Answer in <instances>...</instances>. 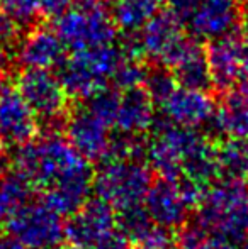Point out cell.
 Wrapping results in <instances>:
<instances>
[{
  "instance_id": "cell-2",
  "label": "cell",
  "mask_w": 248,
  "mask_h": 249,
  "mask_svg": "<svg viewBox=\"0 0 248 249\" xmlns=\"http://www.w3.org/2000/svg\"><path fill=\"white\" fill-rule=\"evenodd\" d=\"M195 224L206 232L223 236L235 243L248 236V183L228 178L209 185L197 203Z\"/></svg>"
},
{
  "instance_id": "cell-9",
  "label": "cell",
  "mask_w": 248,
  "mask_h": 249,
  "mask_svg": "<svg viewBox=\"0 0 248 249\" xmlns=\"http://www.w3.org/2000/svg\"><path fill=\"white\" fill-rule=\"evenodd\" d=\"M143 56L172 68L186 51L192 37L184 34V24L169 10H160L138 33Z\"/></svg>"
},
{
  "instance_id": "cell-10",
  "label": "cell",
  "mask_w": 248,
  "mask_h": 249,
  "mask_svg": "<svg viewBox=\"0 0 248 249\" xmlns=\"http://www.w3.org/2000/svg\"><path fill=\"white\" fill-rule=\"evenodd\" d=\"M245 39L233 33L209 41L206 58L211 71L212 89L228 93L245 75Z\"/></svg>"
},
{
  "instance_id": "cell-20",
  "label": "cell",
  "mask_w": 248,
  "mask_h": 249,
  "mask_svg": "<svg viewBox=\"0 0 248 249\" xmlns=\"http://www.w3.org/2000/svg\"><path fill=\"white\" fill-rule=\"evenodd\" d=\"M170 70L179 85L199 90L211 89V71L206 58V48H202L195 37H192L186 51Z\"/></svg>"
},
{
  "instance_id": "cell-17",
  "label": "cell",
  "mask_w": 248,
  "mask_h": 249,
  "mask_svg": "<svg viewBox=\"0 0 248 249\" xmlns=\"http://www.w3.org/2000/svg\"><path fill=\"white\" fill-rule=\"evenodd\" d=\"M66 46L55 29L36 26L27 31L17 46L16 58L22 68L51 70L65 59Z\"/></svg>"
},
{
  "instance_id": "cell-3",
  "label": "cell",
  "mask_w": 248,
  "mask_h": 249,
  "mask_svg": "<svg viewBox=\"0 0 248 249\" xmlns=\"http://www.w3.org/2000/svg\"><path fill=\"white\" fill-rule=\"evenodd\" d=\"M152 183V168L143 160H104L99 171L94 173L92 188L97 198L119 212L143 205Z\"/></svg>"
},
{
  "instance_id": "cell-11",
  "label": "cell",
  "mask_w": 248,
  "mask_h": 249,
  "mask_svg": "<svg viewBox=\"0 0 248 249\" xmlns=\"http://www.w3.org/2000/svg\"><path fill=\"white\" fill-rule=\"evenodd\" d=\"M117 226L116 210L100 198L87 200L65 224V237L70 244L90 249Z\"/></svg>"
},
{
  "instance_id": "cell-39",
  "label": "cell",
  "mask_w": 248,
  "mask_h": 249,
  "mask_svg": "<svg viewBox=\"0 0 248 249\" xmlns=\"http://www.w3.org/2000/svg\"><path fill=\"white\" fill-rule=\"evenodd\" d=\"M5 75H7V70L0 68V92L5 89Z\"/></svg>"
},
{
  "instance_id": "cell-13",
  "label": "cell",
  "mask_w": 248,
  "mask_h": 249,
  "mask_svg": "<svg viewBox=\"0 0 248 249\" xmlns=\"http://www.w3.org/2000/svg\"><path fill=\"white\" fill-rule=\"evenodd\" d=\"M146 213L155 224L175 229L186 224L192 205L184 194L179 180L160 178L152 183L148 194L143 200Z\"/></svg>"
},
{
  "instance_id": "cell-19",
  "label": "cell",
  "mask_w": 248,
  "mask_h": 249,
  "mask_svg": "<svg viewBox=\"0 0 248 249\" xmlns=\"http://www.w3.org/2000/svg\"><path fill=\"white\" fill-rule=\"evenodd\" d=\"M208 125L214 134L226 139H248V100L229 90Z\"/></svg>"
},
{
  "instance_id": "cell-12",
  "label": "cell",
  "mask_w": 248,
  "mask_h": 249,
  "mask_svg": "<svg viewBox=\"0 0 248 249\" xmlns=\"http://www.w3.org/2000/svg\"><path fill=\"white\" fill-rule=\"evenodd\" d=\"M39 132V121L17 89L0 92V141L3 146H20Z\"/></svg>"
},
{
  "instance_id": "cell-15",
  "label": "cell",
  "mask_w": 248,
  "mask_h": 249,
  "mask_svg": "<svg viewBox=\"0 0 248 249\" xmlns=\"http://www.w3.org/2000/svg\"><path fill=\"white\" fill-rule=\"evenodd\" d=\"M162 110L165 119L182 127L199 129L208 125L216 110V105L208 90L189 89L177 85V89L163 102Z\"/></svg>"
},
{
  "instance_id": "cell-8",
  "label": "cell",
  "mask_w": 248,
  "mask_h": 249,
  "mask_svg": "<svg viewBox=\"0 0 248 249\" xmlns=\"http://www.w3.org/2000/svg\"><path fill=\"white\" fill-rule=\"evenodd\" d=\"M27 249H58L65 239L61 215L44 203L20 207L5 227Z\"/></svg>"
},
{
  "instance_id": "cell-40",
  "label": "cell",
  "mask_w": 248,
  "mask_h": 249,
  "mask_svg": "<svg viewBox=\"0 0 248 249\" xmlns=\"http://www.w3.org/2000/svg\"><path fill=\"white\" fill-rule=\"evenodd\" d=\"M58 249H82V248H76V246H73V244H68V246H60V248H58Z\"/></svg>"
},
{
  "instance_id": "cell-27",
  "label": "cell",
  "mask_w": 248,
  "mask_h": 249,
  "mask_svg": "<svg viewBox=\"0 0 248 249\" xmlns=\"http://www.w3.org/2000/svg\"><path fill=\"white\" fill-rule=\"evenodd\" d=\"M177 85L179 83H177L172 70L162 65L148 70L145 82H143V87L152 97V100L155 102V105H162L167 100V97L177 89Z\"/></svg>"
},
{
  "instance_id": "cell-4",
  "label": "cell",
  "mask_w": 248,
  "mask_h": 249,
  "mask_svg": "<svg viewBox=\"0 0 248 249\" xmlns=\"http://www.w3.org/2000/svg\"><path fill=\"white\" fill-rule=\"evenodd\" d=\"M123 58V50L113 44L73 51L60 65V82L66 95L87 100L106 87L117 63Z\"/></svg>"
},
{
  "instance_id": "cell-1",
  "label": "cell",
  "mask_w": 248,
  "mask_h": 249,
  "mask_svg": "<svg viewBox=\"0 0 248 249\" xmlns=\"http://www.w3.org/2000/svg\"><path fill=\"white\" fill-rule=\"evenodd\" d=\"M12 166L34 188L41 190L73 181L92 183L94 180L90 161L58 132H50L17 146Z\"/></svg>"
},
{
  "instance_id": "cell-35",
  "label": "cell",
  "mask_w": 248,
  "mask_h": 249,
  "mask_svg": "<svg viewBox=\"0 0 248 249\" xmlns=\"http://www.w3.org/2000/svg\"><path fill=\"white\" fill-rule=\"evenodd\" d=\"M0 249H27V248L24 246L16 236H12V234L9 232V234H2V236H0Z\"/></svg>"
},
{
  "instance_id": "cell-22",
  "label": "cell",
  "mask_w": 248,
  "mask_h": 249,
  "mask_svg": "<svg viewBox=\"0 0 248 249\" xmlns=\"http://www.w3.org/2000/svg\"><path fill=\"white\" fill-rule=\"evenodd\" d=\"M33 190V185L14 170L0 177V231L5 229L14 213L29 202Z\"/></svg>"
},
{
  "instance_id": "cell-29",
  "label": "cell",
  "mask_w": 248,
  "mask_h": 249,
  "mask_svg": "<svg viewBox=\"0 0 248 249\" xmlns=\"http://www.w3.org/2000/svg\"><path fill=\"white\" fill-rule=\"evenodd\" d=\"M131 243H134L138 249H173L175 237L172 229H167L152 220Z\"/></svg>"
},
{
  "instance_id": "cell-7",
  "label": "cell",
  "mask_w": 248,
  "mask_h": 249,
  "mask_svg": "<svg viewBox=\"0 0 248 249\" xmlns=\"http://www.w3.org/2000/svg\"><path fill=\"white\" fill-rule=\"evenodd\" d=\"M17 92L22 95L38 121L51 129L65 124L68 117V99L60 78L43 68H24L16 80Z\"/></svg>"
},
{
  "instance_id": "cell-25",
  "label": "cell",
  "mask_w": 248,
  "mask_h": 249,
  "mask_svg": "<svg viewBox=\"0 0 248 249\" xmlns=\"http://www.w3.org/2000/svg\"><path fill=\"white\" fill-rule=\"evenodd\" d=\"M175 244L179 249H238L235 241L206 232L197 224L184 227L175 239Z\"/></svg>"
},
{
  "instance_id": "cell-23",
  "label": "cell",
  "mask_w": 248,
  "mask_h": 249,
  "mask_svg": "<svg viewBox=\"0 0 248 249\" xmlns=\"http://www.w3.org/2000/svg\"><path fill=\"white\" fill-rule=\"evenodd\" d=\"M90 190H92V183H85V181L61 183L43 190V203L60 213L61 217H70L89 200Z\"/></svg>"
},
{
  "instance_id": "cell-37",
  "label": "cell",
  "mask_w": 248,
  "mask_h": 249,
  "mask_svg": "<svg viewBox=\"0 0 248 249\" xmlns=\"http://www.w3.org/2000/svg\"><path fill=\"white\" fill-rule=\"evenodd\" d=\"M104 0H73L76 7H92V5H99Z\"/></svg>"
},
{
  "instance_id": "cell-41",
  "label": "cell",
  "mask_w": 248,
  "mask_h": 249,
  "mask_svg": "<svg viewBox=\"0 0 248 249\" xmlns=\"http://www.w3.org/2000/svg\"><path fill=\"white\" fill-rule=\"evenodd\" d=\"M2 156H3V144H2V141H0V161H2Z\"/></svg>"
},
{
  "instance_id": "cell-36",
  "label": "cell",
  "mask_w": 248,
  "mask_h": 249,
  "mask_svg": "<svg viewBox=\"0 0 248 249\" xmlns=\"http://www.w3.org/2000/svg\"><path fill=\"white\" fill-rule=\"evenodd\" d=\"M235 92H238L242 97H245V99L248 100V73H245V75L240 78V82L236 83L235 87Z\"/></svg>"
},
{
  "instance_id": "cell-28",
  "label": "cell",
  "mask_w": 248,
  "mask_h": 249,
  "mask_svg": "<svg viewBox=\"0 0 248 249\" xmlns=\"http://www.w3.org/2000/svg\"><path fill=\"white\" fill-rule=\"evenodd\" d=\"M119 95L121 93L117 90L104 87L102 90L94 93L90 99H87L89 100L87 102V110L111 127V125H114V121H116L117 107H119Z\"/></svg>"
},
{
  "instance_id": "cell-14",
  "label": "cell",
  "mask_w": 248,
  "mask_h": 249,
  "mask_svg": "<svg viewBox=\"0 0 248 249\" xmlns=\"http://www.w3.org/2000/svg\"><path fill=\"white\" fill-rule=\"evenodd\" d=\"M240 19L238 0H201L187 26L197 41H212L231 34L238 27Z\"/></svg>"
},
{
  "instance_id": "cell-16",
  "label": "cell",
  "mask_w": 248,
  "mask_h": 249,
  "mask_svg": "<svg viewBox=\"0 0 248 249\" xmlns=\"http://www.w3.org/2000/svg\"><path fill=\"white\" fill-rule=\"evenodd\" d=\"M66 139L87 161H102L111 144L109 125L90 114L87 108L76 110L65 121Z\"/></svg>"
},
{
  "instance_id": "cell-24",
  "label": "cell",
  "mask_w": 248,
  "mask_h": 249,
  "mask_svg": "<svg viewBox=\"0 0 248 249\" xmlns=\"http://www.w3.org/2000/svg\"><path fill=\"white\" fill-rule=\"evenodd\" d=\"M218 160L223 175L248 180V139H226L218 148Z\"/></svg>"
},
{
  "instance_id": "cell-21",
  "label": "cell",
  "mask_w": 248,
  "mask_h": 249,
  "mask_svg": "<svg viewBox=\"0 0 248 249\" xmlns=\"http://www.w3.org/2000/svg\"><path fill=\"white\" fill-rule=\"evenodd\" d=\"M163 0H114L113 20L126 34L139 33L160 12Z\"/></svg>"
},
{
  "instance_id": "cell-6",
  "label": "cell",
  "mask_w": 248,
  "mask_h": 249,
  "mask_svg": "<svg viewBox=\"0 0 248 249\" xmlns=\"http://www.w3.org/2000/svg\"><path fill=\"white\" fill-rule=\"evenodd\" d=\"M55 31L66 48L72 51L113 44L117 27L113 16L102 3L92 7H75L55 17Z\"/></svg>"
},
{
  "instance_id": "cell-18",
  "label": "cell",
  "mask_w": 248,
  "mask_h": 249,
  "mask_svg": "<svg viewBox=\"0 0 248 249\" xmlns=\"http://www.w3.org/2000/svg\"><path fill=\"white\" fill-rule=\"evenodd\" d=\"M155 124V102L148 95L145 87L123 90L119 95L114 125L119 132L129 136H141Z\"/></svg>"
},
{
  "instance_id": "cell-34",
  "label": "cell",
  "mask_w": 248,
  "mask_h": 249,
  "mask_svg": "<svg viewBox=\"0 0 248 249\" xmlns=\"http://www.w3.org/2000/svg\"><path fill=\"white\" fill-rule=\"evenodd\" d=\"M73 0H39L41 14L46 17H58L72 7Z\"/></svg>"
},
{
  "instance_id": "cell-38",
  "label": "cell",
  "mask_w": 248,
  "mask_h": 249,
  "mask_svg": "<svg viewBox=\"0 0 248 249\" xmlns=\"http://www.w3.org/2000/svg\"><path fill=\"white\" fill-rule=\"evenodd\" d=\"M240 24H242V33H243V39L248 41V10L242 16L240 19Z\"/></svg>"
},
{
  "instance_id": "cell-26",
  "label": "cell",
  "mask_w": 248,
  "mask_h": 249,
  "mask_svg": "<svg viewBox=\"0 0 248 249\" xmlns=\"http://www.w3.org/2000/svg\"><path fill=\"white\" fill-rule=\"evenodd\" d=\"M146 73H148V68L141 61V58L126 56L123 53V58L117 63L111 80H113L114 87L123 92V90L134 89V87H141L146 78Z\"/></svg>"
},
{
  "instance_id": "cell-42",
  "label": "cell",
  "mask_w": 248,
  "mask_h": 249,
  "mask_svg": "<svg viewBox=\"0 0 248 249\" xmlns=\"http://www.w3.org/2000/svg\"><path fill=\"white\" fill-rule=\"evenodd\" d=\"M104 2H111V3H113V2H114V0H104Z\"/></svg>"
},
{
  "instance_id": "cell-32",
  "label": "cell",
  "mask_w": 248,
  "mask_h": 249,
  "mask_svg": "<svg viewBox=\"0 0 248 249\" xmlns=\"http://www.w3.org/2000/svg\"><path fill=\"white\" fill-rule=\"evenodd\" d=\"M19 24L9 14L0 9V44L2 46H10L12 43H16L19 39Z\"/></svg>"
},
{
  "instance_id": "cell-5",
  "label": "cell",
  "mask_w": 248,
  "mask_h": 249,
  "mask_svg": "<svg viewBox=\"0 0 248 249\" xmlns=\"http://www.w3.org/2000/svg\"><path fill=\"white\" fill-rule=\"evenodd\" d=\"M206 141L208 139L197 129L182 127L170 121L160 122L153 138L146 144L150 168L156 171L160 178L180 180L189 156Z\"/></svg>"
},
{
  "instance_id": "cell-30",
  "label": "cell",
  "mask_w": 248,
  "mask_h": 249,
  "mask_svg": "<svg viewBox=\"0 0 248 249\" xmlns=\"http://www.w3.org/2000/svg\"><path fill=\"white\" fill-rule=\"evenodd\" d=\"M0 9L9 14L20 27L33 26L41 16L39 0H0Z\"/></svg>"
},
{
  "instance_id": "cell-31",
  "label": "cell",
  "mask_w": 248,
  "mask_h": 249,
  "mask_svg": "<svg viewBox=\"0 0 248 249\" xmlns=\"http://www.w3.org/2000/svg\"><path fill=\"white\" fill-rule=\"evenodd\" d=\"M201 0H163V5L167 7L170 14L173 17L180 20L182 24H187V20L191 19V16L194 14V10L197 9Z\"/></svg>"
},
{
  "instance_id": "cell-43",
  "label": "cell",
  "mask_w": 248,
  "mask_h": 249,
  "mask_svg": "<svg viewBox=\"0 0 248 249\" xmlns=\"http://www.w3.org/2000/svg\"><path fill=\"white\" fill-rule=\"evenodd\" d=\"M245 249H248V244H247V248H245Z\"/></svg>"
},
{
  "instance_id": "cell-33",
  "label": "cell",
  "mask_w": 248,
  "mask_h": 249,
  "mask_svg": "<svg viewBox=\"0 0 248 249\" xmlns=\"http://www.w3.org/2000/svg\"><path fill=\"white\" fill-rule=\"evenodd\" d=\"M90 249H129V239L121 229H113Z\"/></svg>"
}]
</instances>
